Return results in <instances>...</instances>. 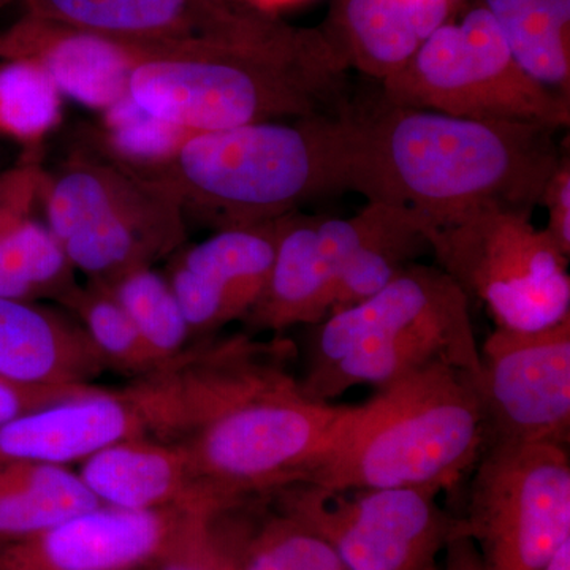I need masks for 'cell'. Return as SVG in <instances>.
I'll return each mask as SVG.
<instances>
[{"label": "cell", "instance_id": "836d02e7", "mask_svg": "<svg viewBox=\"0 0 570 570\" xmlns=\"http://www.w3.org/2000/svg\"><path fill=\"white\" fill-rule=\"evenodd\" d=\"M255 9L265 11V13L275 14V11L285 9V7L295 6V3L305 2V0H247Z\"/></svg>", "mask_w": 570, "mask_h": 570}, {"label": "cell", "instance_id": "d590c367", "mask_svg": "<svg viewBox=\"0 0 570 570\" xmlns=\"http://www.w3.org/2000/svg\"><path fill=\"white\" fill-rule=\"evenodd\" d=\"M6 2H9V0H0V6H2V3H6Z\"/></svg>", "mask_w": 570, "mask_h": 570}, {"label": "cell", "instance_id": "30bf717a", "mask_svg": "<svg viewBox=\"0 0 570 570\" xmlns=\"http://www.w3.org/2000/svg\"><path fill=\"white\" fill-rule=\"evenodd\" d=\"M264 494L324 539L348 570H438L464 528L428 489L326 490L294 482Z\"/></svg>", "mask_w": 570, "mask_h": 570}, {"label": "cell", "instance_id": "f546056e", "mask_svg": "<svg viewBox=\"0 0 570 570\" xmlns=\"http://www.w3.org/2000/svg\"><path fill=\"white\" fill-rule=\"evenodd\" d=\"M94 389L96 385H21L0 377V425L48 404L85 395Z\"/></svg>", "mask_w": 570, "mask_h": 570}, {"label": "cell", "instance_id": "4fadbf2b", "mask_svg": "<svg viewBox=\"0 0 570 570\" xmlns=\"http://www.w3.org/2000/svg\"><path fill=\"white\" fill-rule=\"evenodd\" d=\"M373 217V204L346 219L287 214L264 292L243 318L247 328L281 335L294 326L325 321L332 314L340 277Z\"/></svg>", "mask_w": 570, "mask_h": 570}, {"label": "cell", "instance_id": "d6a6232c", "mask_svg": "<svg viewBox=\"0 0 570 570\" xmlns=\"http://www.w3.org/2000/svg\"><path fill=\"white\" fill-rule=\"evenodd\" d=\"M540 570H570V539L562 542Z\"/></svg>", "mask_w": 570, "mask_h": 570}, {"label": "cell", "instance_id": "ac0fdd59", "mask_svg": "<svg viewBox=\"0 0 570 570\" xmlns=\"http://www.w3.org/2000/svg\"><path fill=\"white\" fill-rule=\"evenodd\" d=\"M78 475L100 504L111 508L224 510L198 478L183 441L138 438L116 442L82 460Z\"/></svg>", "mask_w": 570, "mask_h": 570}, {"label": "cell", "instance_id": "9a60e30c", "mask_svg": "<svg viewBox=\"0 0 570 570\" xmlns=\"http://www.w3.org/2000/svg\"><path fill=\"white\" fill-rule=\"evenodd\" d=\"M284 217L223 228L176 253L167 279L195 341L216 335L253 309L272 272Z\"/></svg>", "mask_w": 570, "mask_h": 570}, {"label": "cell", "instance_id": "83f0119b", "mask_svg": "<svg viewBox=\"0 0 570 570\" xmlns=\"http://www.w3.org/2000/svg\"><path fill=\"white\" fill-rule=\"evenodd\" d=\"M189 135L153 118L124 96L102 112L99 154L127 167H149L168 159Z\"/></svg>", "mask_w": 570, "mask_h": 570}, {"label": "cell", "instance_id": "44dd1931", "mask_svg": "<svg viewBox=\"0 0 570 570\" xmlns=\"http://www.w3.org/2000/svg\"><path fill=\"white\" fill-rule=\"evenodd\" d=\"M453 0H344L328 37L344 66L385 81L449 21Z\"/></svg>", "mask_w": 570, "mask_h": 570}, {"label": "cell", "instance_id": "8992f818", "mask_svg": "<svg viewBox=\"0 0 570 570\" xmlns=\"http://www.w3.org/2000/svg\"><path fill=\"white\" fill-rule=\"evenodd\" d=\"M40 208L75 272L107 284L178 253L186 223L178 205L102 154L45 174Z\"/></svg>", "mask_w": 570, "mask_h": 570}, {"label": "cell", "instance_id": "cb8c5ba5", "mask_svg": "<svg viewBox=\"0 0 570 570\" xmlns=\"http://www.w3.org/2000/svg\"><path fill=\"white\" fill-rule=\"evenodd\" d=\"M258 498L264 515L254 527H232L223 512L214 517L239 570H348L316 532L277 510L266 494Z\"/></svg>", "mask_w": 570, "mask_h": 570}, {"label": "cell", "instance_id": "7c38bea8", "mask_svg": "<svg viewBox=\"0 0 570 570\" xmlns=\"http://www.w3.org/2000/svg\"><path fill=\"white\" fill-rule=\"evenodd\" d=\"M485 445L560 444L570 436V316L546 328H497L474 376Z\"/></svg>", "mask_w": 570, "mask_h": 570}, {"label": "cell", "instance_id": "3957f363", "mask_svg": "<svg viewBox=\"0 0 570 570\" xmlns=\"http://www.w3.org/2000/svg\"><path fill=\"white\" fill-rule=\"evenodd\" d=\"M343 406L302 482L326 490H452L485 449L474 374L436 363Z\"/></svg>", "mask_w": 570, "mask_h": 570}, {"label": "cell", "instance_id": "6da1fadb", "mask_svg": "<svg viewBox=\"0 0 570 570\" xmlns=\"http://www.w3.org/2000/svg\"><path fill=\"white\" fill-rule=\"evenodd\" d=\"M337 119L344 190L412 209L428 228L489 206L532 213L562 156L553 127L401 107L381 94L344 104Z\"/></svg>", "mask_w": 570, "mask_h": 570}, {"label": "cell", "instance_id": "8fae6325", "mask_svg": "<svg viewBox=\"0 0 570 570\" xmlns=\"http://www.w3.org/2000/svg\"><path fill=\"white\" fill-rule=\"evenodd\" d=\"M464 521L487 570H540L570 539L568 445L491 444Z\"/></svg>", "mask_w": 570, "mask_h": 570}, {"label": "cell", "instance_id": "9c48e42d", "mask_svg": "<svg viewBox=\"0 0 570 570\" xmlns=\"http://www.w3.org/2000/svg\"><path fill=\"white\" fill-rule=\"evenodd\" d=\"M341 411L307 395L294 376L245 397L183 442L198 478L227 509L302 482Z\"/></svg>", "mask_w": 570, "mask_h": 570}, {"label": "cell", "instance_id": "e575fe53", "mask_svg": "<svg viewBox=\"0 0 570 570\" xmlns=\"http://www.w3.org/2000/svg\"><path fill=\"white\" fill-rule=\"evenodd\" d=\"M230 2H245V3H249V2H247V0H230Z\"/></svg>", "mask_w": 570, "mask_h": 570}, {"label": "cell", "instance_id": "2e32d148", "mask_svg": "<svg viewBox=\"0 0 570 570\" xmlns=\"http://www.w3.org/2000/svg\"><path fill=\"white\" fill-rule=\"evenodd\" d=\"M26 14L149 47L230 39L275 14L230 0H22Z\"/></svg>", "mask_w": 570, "mask_h": 570}, {"label": "cell", "instance_id": "4316f807", "mask_svg": "<svg viewBox=\"0 0 570 570\" xmlns=\"http://www.w3.org/2000/svg\"><path fill=\"white\" fill-rule=\"evenodd\" d=\"M62 94L37 63L3 59L0 63V132L36 145L58 126Z\"/></svg>", "mask_w": 570, "mask_h": 570}, {"label": "cell", "instance_id": "ffe728a7", "mask_svg": "<svg viewBox=\"0 0 570 570\" xmlns=\"http://www.w3.org/2000/svg\"><path fill=\"white\" fill-rule=\"evenodd\" d=\"M107 366L77 318L0 296V377L21 385H92Z\"/></svg>", "mask_w": 570, "mask_h": 570}, {"label": "cell", "instance_id": "5b68a950", "mask_svg": "<svg viewBox=\"0 0 570 570\" xmlns=\"http://www.w3.org/2000/svg\"><path fill=\"white\" fill-rule=\"evenodd\" d=\"M436 363L478 374L469 298L438 266H406L377 294L314 325L303 390L332 403L348 390L385 387Z\"/></svg>", "mask_w": 570, "mask_h": 570}, {"label": "cell", "instance_id": "7a4b0ae2", "mask_svg": "<svg viewBox=\"0 0 570 570\" xmlns=\"http://www.w3.org/2000/svg\"><path fill=\"white\" fill-rule=\"evenodd\" d=\"M347 67L326 33L277 21L230 39L154 48L126 96L187 134L333 115Z\"/></svg>", "mask_w": 570, "mask_h": 570}, {"label": "cell", "instance_id": "484cf974", "mask_svg": "<svg viewBox=\"0 0 570 570\" xmlns=\"http://www.w3.org/2000/svg\"><path fill=\"white\" fill-rule=\"evenodd\" d=\"M62 306L80 322L107 370H116L135 379L174 362L164 360L149 347L122 307L102 285L89 281L86 285L80 284Z\"/></svg>", "mask_w": 570, "mask_h": 570}, {"label": "cell", "instance_id": "52a82bcc", "mask_svg": "<svg viewBox=\"0 0 570 570\" xmlns=\"http://www.w3.org/2000/svg\"><path fill=\"white\" fill-rule=\"evenodd\" d=\"M425 238L438 268L497 328L530 332L570 316L569 255L531 213L489 206L428 228Z\"/></svg>", "mask_w": 570, "mask_h": 570}, {"label": "cell", "instance_id": "d4e9b609", "mask_svg": "<svg viewBox=\"0 0 570 570\" xmlns=\"http://www.w3.org/2000/svg\"><path fill=\"white\" fill-rule=\"evenodd\" d=\"M99 285L122 307L142 340L164 360L171 362L193 346L194 336L174 288L167 276L153 266L130 269Z\"/></svg>", "mask_w": 570, "mask_h": 570}, {"label": "cell", "instance_id": "d6986e66", "mask_svg": "<svg viewBox=\"0 0 570 570\" xmlns=\"http://www.w3.org/2000/svg\"><path fill=\"white\" fill-rule=\"evenodd\" d=\"M45 174L28 159L0 176V296L63 305L80 284L58 239L36 216Z\"/></svg>", "mask_w": 570, "mask_h": 570}, {"label": "cell", "instance_id": "277c9868", "mask_svg": "<svg viewBox=\"0 0 570 570\" xmlns=\"http://www.w3.org/2000/svg\"><path fill=\"white\" fill-rule=\"evenodd\" d=\"M118 165L214 230L272 223L344 193L337 112L193 134L164 163Z\"/></svg>", "mask_w": 570, "mask_h": 570}, {"label": "cell", "instance_id": "7402d4cb", "mask_svg": "<svg viewBox=\"0 0 570 570\" xmlns=\"http://www.w3.org/2000/svg\"><path fill=\"white\" fill-rule=\"evenodd\" d=\"M100 502L78 472L39 461L0 463V546L31 539Z\"/></svg>", "mask_w": 570, "mask_h": 570}, {"label": "cell", "instance_id": "1f68e13d", "mask_svg": "<svg viewBox=\"0 0 570 570\" xmlns=\"http://www.w3.org/2000/svg\"><path fill=\"white\" fill-rule=\"evenodd\" d=\"M438 570H487L474 540L469 538L466 528L455 535L441 558Z\"/></svg>", "mask_w": 570, "mask_h": 570}, {"label": "cell", "instance_id": "ba28073f", "mask_svg": "<svg viewBox=\"0 0 570 570\" xmlns=\"http://www.w3.org/2000/svg\"><path fill=\"white\" fill-rule=\"evenodd\" d=\"M381 96L401 107L568 129L570 100L524 71L483 7L444 22L412 61L382 81Z\"/></svg>", "mask_w": 570, "mask_h": 570}, {"label": "cell", "instance_id": "5bb4252c", "mask_svg": "<svg viewBox=\"0 0 570 570\" xmlns=\"http://www.w3.org/2000/svg\"><path fill=\"white\" fill-rule=\"evenodd\" d=\"M190 510L100 504L31 539L0 546L2 570H138L170 546Z\"/></svg>", "mask_w": 570, "mask_h": 570}, {"label": "cell", "instance_id": "8d00e7d4", "mask_svg": "<svg viewBox=\"0 0 570 570\" xmlns=\"http://www.w3.org/2000/svg\"><path fill=\"white\" fill-rule=\"evenodd\" d=\"M0 570H2V569H0Z\"/></svg>", "mask_w": 570, "mask_h": 570}, {"label": "cell", "instance_id": "e0dca14e", "mask_svg": "<svg viewBox=\"0 0 570 570\" xmlns=\"http://www.w3.org/2000/svg\"><path fill=\"white\" fill-rule=\"evenodd\" d=\"M148 45L112 40L26 14L0 32V61L37 63L63 99L104 112L127 92L130 73Z\"/></svg>", "mask_w": 570, "mask_h": 570}, {"label": "cell", "instance_id": "603a6c76", "mask_svg": "<svg viewBox=\"0 0 570 570\" xmlns=\"http://www.w3.org/2000/svg\"><path fill=\"white\" fill-rule=\"evenodd\" d=\"M528 75L570 100V0H482Z\"/></svg>", "mask_w": 570, "mask_h": 570}, {"label": "cell", "instance_id": "4dcf8cb0", "mask_svg": "<svg viewBox=\"0 0 570 570\" xmlns=\"http://www.w3.org/2000/svg\"><path fill=\"white\" fill-rule=\"evenodd\" d=\"M540 206L547 209L546 230L566 255H570V159L562 153L560 163L543 189Z\"/></svg>", "mask_w": 570, "mask_h": 570}, {"label": "cell", "instance_id": "f1b7e54d", "mask_svg": "<svg viewBox=\"0 0 570 570\" xmlns=\"http://www.w3.org/2000/svg\"><path fill=\"white\" fill-rule=\"evenodd\" d=\"M216 513L193 512L153 570H239L216 521Z\"/></svg>", "mask_w": 570, "mask_h": 570}]
</instances>
